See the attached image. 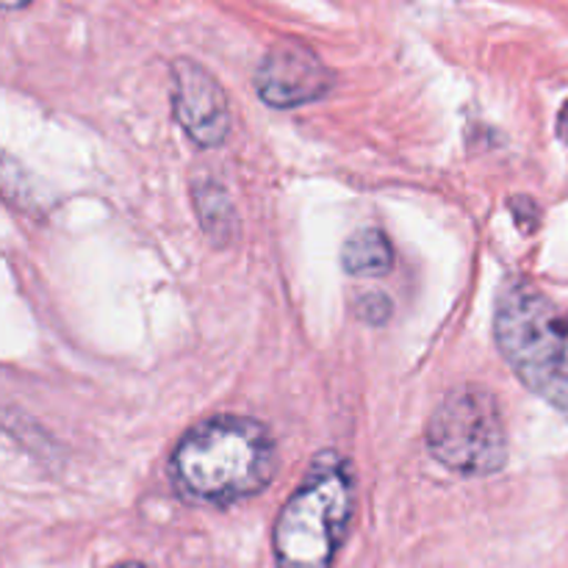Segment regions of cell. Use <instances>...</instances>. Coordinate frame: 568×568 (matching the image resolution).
I'll return each instance as SVG.
<instances>
[{"mask_svg": "<svg viewBox=\"0 0 568 568\" xmlns=\"http://www.w3.org/2000/svg\"><path fill=\"white\" fill-rule=\"evenodd\" d=\"M277 471L272 433L247 416H214L178 442L170 475L178 491L200 505L227 508L264 491Z\"/></svg>", "mask_w": 568, "mask_h": 568, "instance_id": "cell-1", "label": "cell"}, {"mask_svg": "<svg viewBox=\"0 0 568 568\" xmlns=\"http://www.w3.org/2000/svg\"><path fill=\"white\" fill-rule=\"evenodd\" d=\"M172 105L186 136L200 148H216L225 142L231 128L227 98L216 78L192 59L172 64Z\"/></svg>", "mask_w": 568, "mask_h": 568, "instance_id": "cell-6", "label": "cell"}, {"mask_svg": "<svg viewBox=\"0 0 568 568\" xmlns=\"http://www.w3.org/2000/svg\"><path fill=\"white\" fill-rule=\"evenodd\" d=\"M344 270L349 275L358 277H377L386 275L394 264V250L392 242L386 239V233L377 231V227H364V231L353 233L344 244Z\"/></svg>", "mask_w": 568, "mask_h": 568, "instance_id": "cell-7", "label": "cell"}, {"mask_svg": "<svg viewBox=\"0 0 568 568\" xmlns=\"http://www.w3.org/2000/svg\"><path fill=\"white\" fill-rule=\"evenodd\" d=\"M114 568H148V566H144V564H133V560H131V564H120V566H114Z\"/></svg>", "mask_w": 568, "mask_h": 568, "instance_id": "cell-9", "label": "cell"}, {"mask_svg": "<svg viewBox=\"0 0 568 568\" xmlns=\"http://www.w3.org/2000/svg\"><path fill=\"white\" fill-rule=\"evenodd\" d=\"M353 508L349 464L336 453L320 455L275 521L272 549L277 568H331L347 538Z\"/></svg>", "mask_w": 568, "mask_h": 568, "instance_id": "cell-3", "label": "cell"}, {"mask_svg": "<svg viewBox=\"0 0 568 568\" xmlns=\"http://www.w3.org/2000/svg\"><path fill=\"white\" fill-rule=\"evenodd\" d=\"M494 336L516 377L568 419V311L514 277L497 297Z\"/></svg>", "mask_w": 568, "mask_h": 568, "instance_id": "cell-2", "label": "cell"}, {"mask_svg": "<svg viewBox=\"0 0 568 568\" xmlns=\"http://www.w3.org/2000/svg\"><path fill=\"white\" fill-rule=\"evenodd\" d=\"M427 449L438 464L466 477L503 469L508 460V433L494 394L480 386L449 392L430 416Z\"/></svg>", "mask_w": 568, "mask_h": 568, "instance_id": "cell-4", "label": "cell"}, {"mask_svg": "<svg viewBox=\"0 0 568 568\" xmlns=\"http://www.w3.org/2000/svg\"><path fill=\"white\" fill-rule=\"evenodd\" d=\"M333 87V72L303 42H277L261 59L255 72L258 98L272 109H297L325 98Z\"/></svg>", "mask_w": 568, "mask_h": 568, "instance_id": "cell-5", "label": "cell"}, {"mask_svg": "<svg viewBox=\"0 0 568 568\" xmlns=\"http://www.w3.org/2000/svg\"><path fill=\"white\" fill-rule=\"evenodd\" d=\"M560 131H564V136H568V105H566V114H564V122H560Z\"/></svg>", "mask_w": 568, "mask_h": 568, "instance_id": "cell-8", "label": "cell"}]
</instances>
